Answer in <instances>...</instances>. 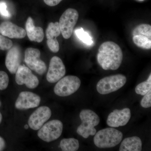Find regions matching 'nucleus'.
I'll return each instance as SVG.
<instances>
[{"instance_id":"nucleus-6","label":"nucleus","mask_w":151,"mask_h":151,"mask_svg":"<svg viewBox=\"0 0 151 151\" xmlns=\"http://www.w3.org/2000/svg\"><path fill=\"white\" fill-rule=\"evenodd\" d=\"M63 129L62 122L53 120L44 124L39 129L37 136L40 139L46 142H50L59 138Z\"/></svg>"},{"instance_id":"nucleus-13","label":"nucleus","mask_w":151,"mask_h":151,"mask_svg":"<svg viewBox=\"0 0 151 151\" xmlns=\"http://www.w3.org/2000/svg\"><path fill=\"white\" fill-rule=\"evenodd\" d=\"M40 97L32 92H21L16 101L15 106L19 110L36 108L40 104Z\"/></svg>"},{"instance_id":"nucleus-5","label":"nucleus","mask_w":151,"mask_h":151,"mask_svg":"<svg viewBox=\"0 0 151 151\" xmlns=\"http://www.w3.org/2000/svg\"><path fill=\"white\" fill-rule=\"evenodd\" d=\"M81 80L75 76H67L58 81L54 93L60 97H66L76 92L81 85Z\"/></svg>"},{"instance_id":"nucleus-8","label":"nucleus","mask_w":151,"mask_h":151,"mask_svg":"<svg viewBox=\"0 0 151 151\" xmlns=\"http://www.w3.org/2000/svg\"><path fill=\"white\" fill-rule=\"evenodd\" d=\"M40 51L37 48L29 47L25 51L24 61L30 69L39 75L46 72L47 66L45 63L40 59Z\"/></svg>"},{"instance_id":"nucleus-16","label":"nucleus","mask_w":151,"mask_h":151,"mask_svg":"<svg viewBox=\"0 0 151 151\" xmlns=\"http://www.w3.org/2000/svg\"><path fill=\"white\" fill-rule=\"evenodd\" d=\"M61 33L59 23L50 22L48 24L46 31L47 44L51 51L56 53L59 50V45L56 38Z\"/></svg>"},{"instance_id":"nucleus-23","label":"nucleus","mask_w":151,"mask_h":151,"mask_svg":"<svg viewBox=\"0 0 151 151\" xmlns=\"http://www.w3.org/2000/svg\"><path fill=\"white\" fill-rule=\"evenodd\" d=\"M13 45L12 42L6 38L4 35L0 34V50H9Z\"/></svg>"},{"instance_id":"nucleus-9","label":"nucleus","mask_w":151,"mask_h":151,"mask_svg":"<svg viewBox=\"0 0 151 151\" xmlns=\"http://www.w3.org/2000/svg\"><path fill=\"white\" fill-rule=\"evenodd\" d=\"M132 39L138 47L144 49L151 48V26L148 24L139 25L132 32Z\"/></svg>"},{"instance_id":"nucleus-22","label":"nucleus","mask_w":151,"mask_h":151,"mask_svg":"<svg viewBox=\"0 0 151 151\" xmlns=\"http://www.w3.org/2000/svg\"><path fill=\"white\" fill-rule=\"evenodd\" d=\"M75 33L76 36L83 43L89 45L93 44V41L92 37L88 33L84 31L82 28L76 30Z\"/></svg>"},{"instance_id":"nucleus-25","label":"nucleus","mask_w":151,"mask_h":151,"mask_svg":"<svg viewBox=\"0 0 151 151\" xmlns=\"http://www.w3.org/2000/svg\"><path fill=\"white\" fill-rule=\"evenodd\" d=\"M140 104L144 108H149L151 107V90L144 95Z\"/></svg>"},{"instance_id":"nucleus-21","label":"nucleus","mask_w":151,"mask_h":151,"mask_svg":"<svg viewBox=\"0 0 151 151\" xmlns=\"http://www.w3.org/2000/svg\"><path fill=\"white\" fill-rule=\"evenodd\" d=\"M151 90V74L149 76L146 81L138 84L135 88L136 93L144 96L149 91Z\"/></svg>"},{"instance_id":"nucleus-3","label":"nucleus","mask_w":151,"mask_h":151,"mask_svg":"<svg viewBox=\"0 0 151 151\" xmlns=\"http://www.w3.org/2000/svg\"><path fill=\"white\" fill-rule=\"evenodd\" d=\"M79 117L81 124L77 128V134L85 139H87L89 136H94L97 132L94 127L100 122L99 116L94 111L84 109L80 112Z\"/></svg>"},{"instance_id":"nucleus-12","label":"nucleus","mask_w":151,"mask_h":151,"mask_svg":"<svg viewBox=\"0 0 151 151\" xmlns=\"http://www.w3.org/2000/svg\"><path fill=\"white\" fill-rule=\"evenodd\" d=\"M65 68L62 60L57 56L51 58L46 75L47 80L50 83L58 82L65 74Z\"/></svg>"},{"instance_id":"nucleus-15","label":"nucleus","mask_w":151,"mask_h":151,"mask_svg":"<svg viewBox=\"0 0 151 151\" xmlns=\"http://www.w3.org/2000/svg\"><path fill=\"white\" fill-rule=\"evenodd\" d=\"M22 60V53L20 48L18 46H12L9 50L5 60L6 67L12 74L16 73L20 65Z\"/></svg>"},{"instance_id":"nucleus-7","label":"nucleus","mask_w":151,"mask_h":151,"mask_svg":"<svg viewBox=\"0 0 151 151\" xmlns=\"http://www.w3.org/2000/svg\"><path fill=\"white\" fill-rule=\"evenodd\" d=\"M78 18V12L74 9H67L62 14L58 23L61 33L64 38L68 39L71 36Z\"/></svg>"},{"instance_id":"nucleus-18","label":"nucleus","mask_w":151,"mask_h":151,"mask_svg":"<svg viewBox=\"0 0 151 151\" xmlns=\"http://www.w3.org/2000/svg\"><path fill=\"white\" fill-rule=\"evenodd\" d=\"M26 32L29 40L31 41L41 42L44 37L43 30L42 28L36 27L31 17L28 18L25 25Z\"/></svg>"},{"instance_id":"nucleus-20","label":"nucleus","mask_w":151,"mask_h":151,"mask_svg":"<svg viewBox=\"0 0 151 151\" xmlns=\"http://www.w3.org/2000/svg\"><path fill=\"white\" fill-rule=\"evenodd\" d=\"M60 147L63 151H76L79 148V142L74 138L63 139L60 141Z\"/></svg>"},{"instance_id":"nucleus-29","label":"nucleus","mask_w":151,"mask_h":151,"mask_svg":"<svg viewBox=\"0 0 151 151\" xmlns=\"http://www.w3.org/2000/svg\"><path fill=\"white\" fill-rule=\"evenodd\" d=\"M1 102H0V107H1ZM2 120V115L1 113V112H0V124H1V122Z\"/></svg>"},{"instance_id":"nucleus-11","label":"nucleus","mask_w":151,"mask_h":151,"mask_svg":"<svg viewBox=\"0 0 151 151\" xmlns=\"http://www.w3.org/2000/svg\"><path fill=\"white\" fill-rule=\"evenodd\" d=\"M52 112L47 106H41L31 114L28 120V125L33 130H38L51 117Z\"/></svg>"},{"instance_id":"nucleus-10","label":"nucleus","mask_w":151,"mask_h":151,"mask_svg":"<svg viewBox=\"0 0 151 151\" xmlns=\"http://www.w3.org/2000/svg\"><path fill=\"white\" fill-rule=\"evenodd\" d=\"M15 81L18 85L25 84L31 89L36 88L39 84L38 78L33 74L30 69L21 65L19 66L16 73Z\"/></svg>"},{"instance_id":"nucleus-14","label":"nucleus","mask_w":151,"mask_h":151,"mask_svg":"<svg viewBox=\"0 0 151 151\" xmlns=\"http://www.w3.org/2000/svg\"><path fill=\"white\" fill-rule=\"evenodd\" d=\"M131 117L129 108H125L121 110H115L108 116L107 124L111 127H123L127 125Z\"/></svg>"},{"instance_id":"nucleus-30","label":"nucleus","mask_w":151,"mask_h":151,"mask_svg":"<svg viewBox=\"0 0 151 151\" xmlns=\"http://www.w3.org/2000/svg\"><path fill=\"white\" fill-rule=\"evenodd\" d=\"M29 127V125H28L27 124H26V125H25L24 128L26 129H28Z\"/></svg>"},{"instance_id":"nucleus-19","label":"nucleus","mask_w":151,"mask_h":151,"mask_svg":"<svg viewBox=\"0 0 151 151\" xmlns=\"http://www.w3.org/2000/svg\"><path fill=\"white\" fill-rule=\"evenodd\" d=\"M142 150V140L136 136L124 139L119 148L120 151H141Z\"/></svg>"},{"instance_id":"nucleus-28","label":"nucleus","mask_w":151,"mask_h":151,"mask_svg":"<svg viewBox=\"0 0 151 151\" xmlns=\"http://www.w3.org/2000/svg\"><path fill=\"white\" fill-rule=\"evenodd\" d=\"M6 143L4 140L0 137V151H2L5 147Z\"/></svg>"},{"instance_id":"nucleus-27","label":"nucleus","mask_w":151,"mask_h":151,"mask_svg":"<svg viewBox=\"0 0 151 151\" xmlns=\"http://www.w3.org/2000/svg\"><path fill=\"white\" fill-rule=\"evenodd\" d=\"M46 4L50 6H54L58 5L63 0H43Z\"/></svg>"},{"instance_id":"nucleus-4","label":"nucleus","mask_w":151,"mask_h":151,"mask_svg":"<svg viewBox=\"0 0 151 151\" xmlns=\"http://www.w3.org/2000/svg\"><path fill=\"white\" fill-rule=\"evenodd\" d=\"M127 77L123 74L106 76L98 81L96 88L101 94H107L121 89L127 82Z\"/></svg>"},{"instance_id":"nucleus-26","label":"nucleus","mask_w":151,"mask_h":151,"mask_svg":"<svg viewBox=\"0 0 151 151\" xmlns=\"http://www.w3.org/2000/svg\"><path fill=\"white\" fill-rule=\"evenodd\" d=\"M7 5L4 2H0V14L3 16L9 17H11L10 14L7 9Z\"/></svg>"},{"instance_id":"nucleus-1","label":"nucleus","mask_w":151,"mask_h":151,"mask_svg":"<svg viewBox=\"0 0 151 151\" xmlns=\"http://www.w3.org/2000/svg\"><path fill=\"white\" fill-rule=\"evenodd\" d=\"M123 58L122 49L113 42H105L99 47L97 61L104 70H117L122 64Z\"/></svg>"},{"instance_id":"nucleus-2","label":"nucleus","mask_w":151,"mask_h":151,"mask_svg":"<svg viewBox=\"0 0 151 151\" xmlns=\"http://www.w3.org/2000/svg\"><path fill=\"white\" fill-rule=\"evenodd\" d=\"M94 135V145L100 148L115 147L122 142L123 137L122 132L111 128L100 130Z\"/></svg>"},{"instance_id":"nucleus-24","label":"nucleus","mask_w":151,"mask_h":151,"mask_svg":"<svg viewBox=\"0 0 151 151\" xmlns=\"http://www.w3.org/2000/svg\"><path fill=\"white\" fill-rule=\"evenodd\" d=\"M9 83L8 75L5 71H0V90H5L7 88Z\"/></svg>"},{"instance_id":"nucleus-31","label":"nucleus","mask_w":151,"mask_h":151,"mask_svg":"<svg viewBox=\"0 0 151 151\" xmlns=\"http://www.w3.org/2000/svg\"><path fill=\"white\" fill-rule=\"evenodd\" d=\"M141 1H143V0H141Z\"/></svg>"},{"instance_id":"nucleus-17","label":"nucleus","mask_w":151,"mask_h":151,"mask_svg":"<svg viewBox=\"0 0 151 151\" xmlns=\"http://www.w3.org/2000/svg\"><path fill=\"white\" fill-rule=\"evenodd\" d=\"M0 34L10 38L22 39L27 33L22 28L10 22L5 21L0 24Z\"/></svg>"}]
</instances>
